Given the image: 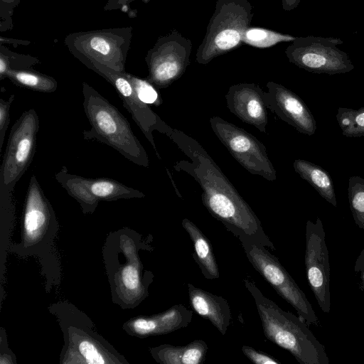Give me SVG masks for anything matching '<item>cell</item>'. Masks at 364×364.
<instances>
[{"instance_id":"13","label":"cell","mask_w":364,"mask_h":364,"mask_svg":"<svg viewBox=\"0 0 364 364\" xmlns=\"http://www.w3.org/2000/svg\"><path fill=\"white\" fill-rule=\"evenodd\" d=\"M58 221L51 204L36 176L29 181L23 214V245L33 246L44 240L48 230L57 229Z\"/></svg>"},{"instance_id":"21","label":"cell","mask_w":364,"mask_h":364,"mask_svg":"<svg viewBox=\"0 0 364 364\" xmlns=\"http://www.w3.org/2000/svg\"><path fill=\"white\" fill-rule=\"evenodd\" d=\"M55 178L67 193L79 203L85 214L95 211L100 200L90 188V178L70 173L65 166L55 174Z\"/></svg>"},{"instance_id":"29","label":"cell","mask_w":364,"mask_h":364,"mask_svg":"<svg viewBox=\"0 0 364 364\" xmlns=\"http://www.w3.org/2000/svg\"><path fill=\"white\" fill-rule=\"evenodd\" d=\"M38 63L37 59L31 56L9 54L1 49L0 54V80L4 79L5 73L8 70L31 69V67Z\"/></svg>"},{"instance_id":"18","label":"cell","mask_w":364,"mask_h":364,"mask_svg":"<svg viewBox=\"0 0 364 364\" xmlns=\"http://www.w3.org/2000/svg\"><path fill=\"white\" fill-rule=\"evenodd\" d=\"M208 350L203 340H195L182 346L163 344L150 349L154 360L161 364H201Z\"/></svg>"},{"instance_id":"26","label":"cell","mask_w":364,"mask_h":364,"mask_svg":"<svg viewBox=\"0 0 364 364\" xmlns=\"http://www.w3.org/2000/svg\"><path fill=\"white\" fill-rule=\"evenodd\" d=\"M336 119L343 135L347 137L364 136V107L358 109L339 107Z\"/></svg>"},{"instance_id":"17","label":"cell","mask_w":364,"mask_h":364,"mask_svg":"<svg viewBox=\"0 0 364 364\" xmlns=\"http://www.w3.org/2000/svg\"><path fill=\"white\" fill-rule=\"evenodd\" d=\"M190 304L195 312L208 319L225 336L230 324L231 311L228 301L221 296L188 284Z\"/></svg>"},{"instance_id":"14","label":"cell","mask_w":364,"mask_h":364,"mask_svg":"<svg viewBox=\"0 0 364 364\" xmlns=\"http://www.w3.org/2000/svg\"><path fill=\"white\" fill-rule=\"evenodd\" d=\"M264 92L267 108L299 132L315 134L316 122L309 107L296 93L282 85L269 81Z\"/></svg>"},{"instance_id":"31","label":"cell","mask_w":364,"mask_h":364,"mask_svg":"<svg viewBox=\"0 0 364 364\" xmlns=\"http://www.w3.org/2000/svg\"><path fill=\"white\" fill-rule=\"evenodd\" d=\"M242 351L244 355L252 363L255 364H280V361L274 357L257 350L254 348L243 345L242 346Z\"/></svg>"},{"instance_id":"6","label":"cell","mask_w":364,"mask_h":364,"mask_svg":"<svg viewBox=\"0 0 364 364\" xmlns=\"http://www.w3.org/2000/svg\"><path fill=\"white\" fill-rule=\"evenodd\" d=\"M253 268L277 294L296 311L306 324L320 327L321 322L304 291L266 247L247 238H239Z\"/></svg>"},{"instance_id":"19","label":"cell","mask_w":364,"mask_h":364,"mask_svg":"<svg viewBox=\"0 0 364 364\" xmlns=\"http://www.w3.org/2000/svg\"><path fill=\"white\" fill-rule=\"evenodd\" d=\"M181 224L192 241L193 257L203 275L208 279H218L219 267L208 238L188 218L183 219Z\"/></svg>"},{"instance_id":"23","label":"cell","mask_w":364,"mask_h":364,"mask_svg":"<svg viewBox=\"0 0 364 364\" xmlns=\"http://www.w3.org/2000/svg\"><path fill=\"white\" fill-rule=\"evenodd\" d=\"M90 188L100 200L113 201L145 196L139 190L124 185L114 179L104 177L90 178Z\"/></svg>"},{"instance_id":"32","label":"cell","mask_w":364,"mask_h":364,"mask_svg":"<svg viewBox=\"0 0 364 364\" xmlns=\"http://www.w3.org/2000/svg\"><path fill=\"white\" fill-rule=\"evenodd\" d=\"M354 272L358 280L357 284L359 290L364 291V248L355 260Z\"/></svg>"},{"instance_id":"24","label":"cell","mask_w":364,"mask_h":364,"mask_svg":"<svg viewBox=\"0 0 364 364\" xmlns=\"http://www.w3.org/2000/svg\"><path fill=\"white\" fill-rule=\"evenodd\" d=\"M5 77L19 87L40 92H53L58 87V82L53 77L32 69L8 70Z\"/></svg>"},{"instance_id":"3","label":"cell","mask_w":364,"mask_h":364,"mask_svg":"<svg viewBox=\"0 0 364 364\" xmlns=\"http://www.w3.org/2000/svg\"><path fill=\"white\" fill-rule=\"evenodd\" d=\"M82 106L90 124V129L82 132L83 138L105 144L134 164L149 167L146 151L127 119L86 82L82 83Z\"/></svg>"},{"instance_id":"4","label":"cell","mask_w":364,"mask_h":364,"mask_svg":"<svg viewBox=\"0 0 364 364\" xmlns=\"http://www.w3.org/2000/svg\"><path fill=\"white\" fill-rule=\"evenodd\" d=\"M253 6L248 0H217L206 32L197 49L196 61L202 65L239 47L250 27Z\"/></svg>"},{"instance_id":"27","label":"cell","mask_w":364,"mask_h":364,"mask_svg":"<svg viewBox=\"0 0 364 364\" xmlns=\"http://www.w3.org/2000/svg\"><path fill=\"white\" fill-rule=\"evenodd\" d=\"M348 197L353 218L358 228L364 230V178L358 176L349 178Z\"/></svg>"},{"instance_id":"2","label":"cell","mask_w":364,"mask_h":364,"mask_svg":"<svg viewBox=\"0 0 364 364\" xmlns=\"http://www.w3.org/2000/svg\"><path fill=\"white\" fill-rule=\"evenodd\" d=\"M252 296L265 337L288 350L301 364H328L325 346L321 344L300 317L286 311L265 296L255 283L243 279Z\"/></svg>"},{"instance_id":"33","label":"cell","mask_w":364,"mask_h":364,"mask_svg":"<svg viewBox=\"0 0 364 364\" xmlns=\"http://www.w3.org/2000/svg\"><path fill=\"white\" fill-rule=\"evenodd\" d=\"M135 1L139 0H108L103 9L106 11L122 9Z\"/></svg>"},{"instance_id":"1","label":"cell","mask_w":364,"mask_h":364,"mask_svg":"<svg viewBox=\"0 0 364 364\" xmlns=\"http://www.w3.org/2000/svg\"><path fill=\"white\" fill-rule=\"evenodd\" d=\"M168 137L191 159L176 161L174 170L185 171L198 183L203 204L210 215L238 239L247 238L274 250L259 218L203 147L176 129Z\"/></svg>"},{"instance_id":"12","label":"cell","mask_w":364,"mask_h":364,"mask_svg":"<svg viewBox=\"0 0 364 364\" xmlns=\"http://www.w3.org/2000/svg\"><path fill=\"white\" fill-rule=\"evenodd\" d=\"M305 268L309 287L323 312L331 311L330 264L325 231L321 219L306 225Z\"/></svg>"},{"instance_id":"28","label":"cell","mask_w":364,"mask_h":364,"mask_svg":"<svg viewBox=\"0 0 364 364\" xmlns=\"http://www.w3.org/2000/svg\"><path fill=\"white\" fill-rule=\"evenodd\" d=\"M124 75L132 84L137 96L144 102L156 107L160 106L163 103V100L159 90L146 78H140L126 71Z\"/></svg>"},{"instance_id":"15","label":"cell","mask_w":364,"mask_h":364,"mask_svg":"<svg viewBox=\"0 0 364 364\" xmlns=\"http://www.w3.org/2000/svg\"><path fill=\"white\" fill-rule=\"evenodd\" d=\"M229 110L246 124L267 133L268 122L264 92L255 83L240 82L230 86L225 96Z\"/></svg>"},{"instance_id":"16","label":"cell","mask_w":364,"mask_h":364,"mask_svg":"<svg viewBox=\"0 0 364 364\" xmlns=\"http://www.w3.org/2000/svg\"><path fill=\"white\" fill-rule=\"evenodd\" d=\"M192 317L191 310L177 304L156 315L135 318L127 326L132 333L140 337L163 335L188 326Z\"/></svg>"},{"instance_id":"9","label":"cell","mask_w":364,"mask_h":364,"mask_svg":"<svg viewBox=\"0 0 364 364\" xmlns=\"http://www.w3.org/2000/svg\"><path fill=\"white\" fill-rule=\"evenodd\" d=\"M193 44L176 30L158 38L145 57L149 75L146 79L158 90L178 80L190 65Z\"/></svg>"},{"instance_id":"5","label":"cell","mask_w":364,"mask_h":364,"mask_svg":"<svg viewBox=\"0 0 364 364\" xmlns=\"http://www.w3.org/2000/svg\"><path fill=\"white\" fill-rule=\"evenodd\" d=\"M40 122L34 109L23 112L13 125L0 167V196L10 204L16 183L33 159Z\"/></svg>"},{"instance_id":"30","label":"cell","mask_w":364,"mask_h":364,"mask_svg":"<svg viewBox=\"0 0 364 364\" xmlns=\"http://www.w3.org/2000/svg\"><path fill=\"white\" fill-rule=\"evenodd\" d=\"M15 95H11L8 100L0 99V151L2 149L6 132L10 122V109Z\"/></svg>"},{"instance_id":"22","label":"cell","mask_w":364,"mask_h":364,"mask_svg":"<svg viewBox=\"0 0 364 364\" xmlns=\"http://www.w3.org/2000/svg\"><path fill=\"white\" fill-rule=\"evenodd\" d=\"M293 167L294 171L306 181L323 199L334 207L337 206L333 181L325 169L304 159H295Z\"/></svg>"},{"instance_id":"10","label":"cell","mask_w":364,"mask_h":364,"mask_svg":"<svg viewBox=\"0 0 364 364\" xmlns=\"http://www.w3.org/2000/svg\"><path fill=\"white\" fill-rule=\"evenodd\" d=\"M210 124L218 139L244 168L269 181L277 179L265 146L255 136L220 117H210Z\"/></svg>"},{"instance_id":"25","label":"cell","mask_w":364,"mask_h":364,"mask_svg":"<svg viewBox=\"0 0 364 364\" xmlns=\"http://www.w3.org/2000/svg\"><path fill=\"white\" fill-rule=\"evenodd\" d=\"M296 37L260 27H249L244 33L243 43L259 48H269L280 42L293 41Z\"/></svg>"},{"instance_id":"34","label":"cell","mask_w":364,"mask_h":364,"mask_svg":"<svg viewBox=\"0 0 364 364\" xmlns=\"http://www.w3.org/2000/svg\"><path fill=\"white\" fill-rule=\"evenodd\" d=\"M301 0H282V6L285 11H290L296 9Z\"/></svg>"},{"instance_id":"7","label":"cell","mask_w":364,"mask_h":364,"mask_svg":"<svg viewBox=\"0 0 364 364\" xmlns=\"http://www.w3.org/2000/svg\"><path fill=\"white\" fill-rule=\"evenodd\" d=\"M132 37V27L105 28L70 33L65 44L80 62L91 60L125 72Z\"/></svg>"},{"instance_id":"11","label":"cell","mask_w":364,"mask_h":364,"mask_svg":"<svg viewBox=\"0 0 364 364\" xmlns=\"http://www.w3.org/2000/svg\"><path fill=\"white\" fill-rule=\"evenodd\" d=\"M110 83L122 99L123 106L131 114L133 120L149 141L159 159H161L154 142L153 132L157 131L169 136L173 129L168 125L150 107L149 105L139 99L124 72L117 71L100 63L85 60L81 61Z\"/></svg>"},{"instance_id":"20","label":"cell","mask_w":364,"mask_h":364,"mask_svg":"<svg viewBox=\"0 0 364 364\" xmlns=\"http://www.w3.org/2000/svg\"><path fill=\"white\" fill-rule=\"evenodd\" d=\"M69 353L68 358L73 356L75 359L80 358V363H117L112 358L113 354L107 353V350L102 346L94 336L85 334L80 336L78 333L69 332ZM74 358L72 362H73Z\"/></svg>"},{"instance_id":"8","label":"cell","mask_w":364,"mask_h":364,"mask_svg":"<svg viewBox=\"0 0 364 364\" xmlns=\"http://www.w3.org/2000/svg\"><path fill=\"white\" fill-rule=\"evenodd\" d=\"M286 48L289 61L314 73L343 74L354 69L348 55L338 48L343 42L332 37H296Z\"/></svg>"}]
</instances>
